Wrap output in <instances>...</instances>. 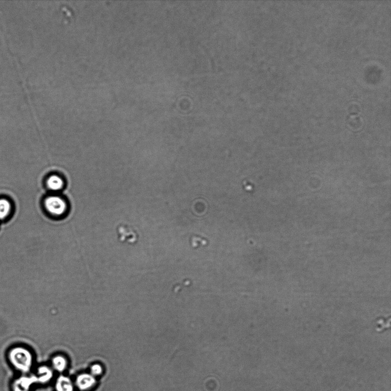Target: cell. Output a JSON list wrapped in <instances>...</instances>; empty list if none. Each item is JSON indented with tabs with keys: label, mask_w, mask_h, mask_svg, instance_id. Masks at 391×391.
Segmentation results:
<instances>
[{
	"label": "cell",
	"mask_w": 391,
	"mask_h": 391,
	"mask_svg": "<svg viewBox=\"0 0 391 391\" xmlns=\"http://www.w3.org/2000/svg\"><path fill=\"white\" fill-rule=\"evenodd\" d=\"M9 358L16 367L23 371L30 370L33 364L31 352L24 347H17L10 350Z\"/></svg>",
	"instance_id": "obj_1"
},
{
	"label": "cell",
	"mask_w": 391,
	"mask_h": 391,
	"mask_svg": "<svg viewBox=\"0 0 391 391\" xmlns=\"http://www.w3.org/2000/svg\"><path fill=\"white\" fill-rule=\"evenodd\" d=\"M45 209L50 216L59 218L64 216L68 210V204L63 197L57 195H51L46 197L44 200Z\"/></svg>",
	"instance_id": "obj_2"
},
{
	"label": "cell",
	"mask_w": 391,
	"mask_h": 391,
	"mask_svg": "<svg viewBox=\"0 0 391 391\" xmlns=\"http://www.w3.org/2000/svg\"><path fill=\"white\" fill-rule=\"evenodd\" d=\"M74 385L80 391H90L96 387L97 378L89 372L81 373L77 376Z\"/></svg>",
	"instance_id": "obj_3"
},
{
	"label": "cell",
	"mask_w": 391,
	"mask_h": 391,
	"mask_svg": "<svg viewBox=\"0 0 391 391\" xmlns=\"http://www.w3.org/2000/svg\"><path fill=\"white\" fill-rule=\"evenodd\" d=\"M74 382L68 376L60 375L55 382V391H75Z\"/></svg>",
	"instance_id": "obj_4"
},
{
	"label": "cell",
	"mask_w": 391,
	"mask_h": 391,
	"mask_svg": "<svg viewBox=\"0 0 391 391\" xmlns=\"http://www.w3.org/2000/svg\"><path fill=\"white\" fill-rule=\"evenodd\" d=\"M64 186H65V182L59 175H50L46 180V186L53 192L61 191L64 188Z\"/></svg>",
	"instance_id": "obj_5"
},
{
	"label": "cell",
	"mask_w": 391,
	"mask_h": 391,
	"mask_svg": "<svg viewBox=\"0 0 391 391\" xmlns=\"http://www.w3.org/2000/svg\"><path fill=\"white\" fill-rule=\"evenodd\" d=\"M52 367L54 370L60 373H63L68 368V362L67 358L62 355H57L52 358Z\"/></svg>",
	"instance_id": "obj_6"
},
{
	"label": "cell",
	"mask_w": 391,
	"mask_h": 391,
	"mask_svg": "<svg viewBox=\"0 0 391 391\" xmlns=\"http://www.w3.org/2000/svg\"><path fill=\"white\" fill-rule=\"evenodd\" d=\"M39 372L40 374V382L42 383H48L50 380H51L53 373L52 369L48 367H41L39 369Z\"/></svg>",
	"instance_id": "obj_7"
},
{
	"label": "cell",
	"mask_w": 391,
	"mask_h": 391,
	"mask_svg": "<svg viewBox=\"0 0 391 391\" xmlns=\"http://www.w3.org/2000/svg\"><path fill=\"white\" fill-rule=\"evenodd\" d=\"M10 209L11 205L8 200L0 199V220H2L8 216Z\"/></svg>",
	"instance_id": "obj_8"
},
{
	"label": "cell",
	"mask_w": 391,
	"mask_h": 391,
	"mask_svg": "<svg viewBox=\"0 0 391 391\" xmlns=\"http://www.w3.org/2000/svg\"><path fill=\"white\" fill-rule=\"evenodd\" d=\"M89 373L96 378L100 377L104 373L103 366L99 363L92 364L91 366L90 369H89Z\"/></svg>",
	"instance_id": "obj_9"
}]
</instances>
